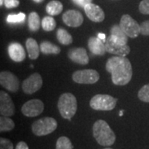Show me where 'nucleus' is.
I'll list each match as a JSON object with an SVG mask.
<instances>
[{
    "label": "nucleus",
    "instance_id": "f257e3e1",
    "mask_svg": "<svg viewBox=\"0 0 149 149\" xmlns=\"http://www.w3.org/2000/svg\"><path fill=\"white\" fill-rule=\"evenodd\" d=\"M105 68L111 74L112 81L114 85H125L132 79V65L125 56H112L107 61Z\"/></svg>",
    "mask_w": 149,
    "mask_h": 149
},
{
    "label": "nucleus",
    "instance_id": "f03ea898",
    "mask_svg": "<svg viewBox=\"0 0 149 149\" xmlns=\"http://www.w3.org/2000/svg\"><path fill=\"white\" fill-rule=\"evenodd\" d=\"M93 135L97 143L104 147L111 146L116 140V136L113 131L107 122L102 119H100L94 123Z\"/></svg>",
    "mask_w": 149,
    "mask_h": 149
},
{
    "label": "nucleus",
    "instance_id": "7ed1b4c3",
    "mask_svg": "<svg viewBox=\"0 0 149 149\" xmlns=\"http://www.w3.org/2000/svg\"><path fill=\"white\" fill-rule=\"evenodd\" d=\"M57 107L61 117L70 120L77 110L76 98L70 93L62 94L59 98Z\"/></svg>",
    "mask_w": 149,
    "mask_h": 149
},
{
    "label": "nucleus",
    "instance_id": "20e7f679",
    "mask_svg": "<svg viewBox=\"0 0 149 149\" xmlns=\"http://www.w3.org/2000/svg\"><path fill=\"white\" fill-rule=\"evenodd\" d=\"M57 128L56 120L51 117L40 118L32 123V133L36 136H46L54 132Z\"/></svg>",
    "mask_w": 149,
    "mask_h": 149
},
{
    "label": "nucleus",
    "instance_id": "39448f33",
    "mask_svg": "<svg viewBox=\"0 0 149 149\" xmlns=\"http://www.w3.org/2000/svg\"><path fill=\"white\" fill-rule=\"evenodd\" d=\"M118 100L109 95H96L90 101L91 107L95 110L110 111L113 110L117 104Z\"/></svg>",
    "mask_w": 149,
    "mask_h": 149
},
{
    "label": "nucleus",
    "instance_id": "423d86ee",
    "mask_svg": "<svg viewBox=\"0 0 149 149\" xmlns=\"http://www.w3.org/2000/svg\"><path fill=\"white\" fill-rule=\"evenodd\" d=\"M72 80L78 84H95L100 80V74L95 70H80L73 73Z\"/></svg>",
    "mask_w": 149,
    "mask_h": 149
},
{
    "label": "nucleus",
    "instance_id": "0eeeda50",
    "mask_svg": "<svg viewBox=\"0 0 149 149\" xmlns=\"http://www.w3.org/2000/svg\"><path fill=\"white\" fill-rule=\"evenodd\" d=\"M119 26L126 35L130 38H136L139 37L140 32V25L128 14L123 15L120 20Z\"/></svg>",
    "mask_w": 149,
    "mask_h": 149
},
{
    "label": "nucleus",
    "instance_id": "6e6552de",
    "mask_svg": "<svg viewBox=\"0 0 149 149\" xmlns=\"http://www.w3.org/2000/svg\"><path fill=\"white\" fill-rule=\"evenodd\" d=\"M43 81L41 74L33 73L22 82V91L25 94L32 95L38 91L42 86Z\"/></svg>",
    "mask_w": 149,
    "mask_h": 149
},
{
    "label": "nucleus",
    "instance_id": "1a4fd4ad",
    "mask_svg": "<svg viewBox=\"0 0 149 149\" xmlns=\"http://www.w3.org/2000/svg\"><path fill=\"white\" fill-rule=\"evenodd\" d=\"M43 110L44 104L42 100L37 99L26 102L21 109L22 114L27 117H37L42 113Z\"/></svg>",
    "mask_w": 149,
    "mask_h": 149
},
{
    "label": "nucleus",
    "instance_id": "9d476101",
    "mask_svg": "<svg viewBox=\"0 0 149 149\" xmlns=\"http://www.w3.org/2000/svg\"><path fill=\"white\" fill-rule=\"evenodd\" d=\"M0 84L6 90L13 93L18 91L19 88V80L10 71H2L0 73Z\"/></svg>",
    "mask_w": 149,
    "mask_h": 149
},
{
    "label": "nucleus",
    "instance_id": "9b49d317",
    "mask_svg": "<svg viewBox=\"0 0 149 149\" xmlns=\"http://www.w3.org/2000/svg\"><path fill=\"white\" fill-rule=\"evenodd\" d=\"M105 47L108 52L113 55L118 56H126L130 52L129 46H128L127 44L122 45V44L116 42L115 41L112 39L110 36L107 38L106 42H105Z\"/></svg>",
    "mask_w": 149,
    "mask_h": 149
},
{
    "label": "nucleus",
    "instance_id": "f8f14e48",
    "mask_svg": "<svg viewBox=\"0 0 149 149\" xmlns=\"http://www.w3.org/2000/svg\"><path fill=\"white\" fill-rule=\"evenodd\" d=\"M15 113V106L9 95L6 92H0V113L3 116L10 117Z\"/></svg>",
    "mask_w": 149,
    "mask_h": 149
},
{
    "label": "nucleus",
    "instance_id": "ddd939ff",
    "mask_svg": "<svg viewBox=\"0 0 149 149\" xmlns=\"http://www.w3.org/2000/svg\"><path fill=\"white\" fill-rule=\"evenodd\" d=\"M62 20L68 27H78L83 23L84 17L81 13L77 10L70 9L65 12L62 15Z\"/></svg>",
    "mask_w": 149,
    "mask_h": 149
},
{
    "label": "nucleus",
    "instance_id": "4468645a",
    "mask_svg": "<svg viewBox=\"0 0 149 149\" xmlns=\"http://www.w3.org/2000/svg\"><path fill=\"white\" fill-rule=\"evenodd\" d=\"M85 14L90 18V20L95 22H101L104 20V12L103 11L100 6L94 4V3H89L85 6L84 8Z\"/></svg>",
    "mask_w": 149,
    "mask_h": 149
},
{
    "label": "nucleus",
    "instance_id": "2eb2a0df",
    "mask_svg": "<svg viewBox=\"0 0 149 149\" xmlns=\"http://www.w3.org/2000/svg\"><path fill=\"white\" fill-rule=\"evenodd\" d=\"M68 57L77 64L87 65L89 63V56L85 48L77 47L70 49L68 52Z\"/></svg>",
    "mask_w": 149,
    "mask_h": 149
},
{
    "label": "nucleus",
    "instance_id": "dca6fc26",
    "mask_svg": "<svg viewBox=\"0 0 149 149\" xmlns=\"http://www.w3.org/2000/svg\"><path fill=\"white\" fill-rule=\"evenodd\" d=\"M8 55L13 61L15 62H21L26 58V53L24 48L22 47L20 43L12 42L9 44L8 48Z\"/></svg>",
    "mask_w": 149,
    "mask_h": 149
},
{
    "label": "nucleus",
    "instance_id": "f3484780",
    "mask_svg": "<svg viewBox=\"0 0 149 149\" xmlns=\"http://www.w3.org/2000/svg\"><path fill=\"white\" fill-rule=\"evenodd\" d=\"M88 47L91 53L98 56H104L106 52L105 43L98 37H90L88 41Z\"/></svg>",
    "mask_w": 149,
    "mask_h": 149
},
{
    "label": "nucleus",
    "instance_id": "a211bd4d",
    "mask_svg": "<svg viewBox=\"0 0 149 149\" xmlns=\"http://www.w3.org/2000/svg\"><path fill=\"white\" fill-rule=\"evenodd\" d=\"M111 38L115 41L116 42L122 44V45H126L128 42V37L126 35V33L123 31V29L120 27L119 25H113L112 26L110 29V35Z\"/></svg>",
    "mask_w": 149,
    "mask_h": 149
},
{
    "label": "nucleus",
    "instance_id": "6ab92c4d",
    "mask_svg": "<svg viewBox=\"0 0 149 149\" xmlns=\"http://www.w3.org/2000/svg\"><path fill=\"white\" fill-rule=\"evenodd\" d=\"M26 48L29 58L32 60H36L38 58L41 50L36 40H34L33 38H28L26 41Z\"/></svg>",
    "mask_w": 149,
    "mask_h": 149
},
{
    "label": "nucleus",
    "instance_id": "aec40b11",
    "mask_svg": "<svg viewBox=\"0 0 149 149\" xmlns=\"http://www.w3.org/2000/svg\"><path fill=\"white\" fill-rule=\"evenodd\" d=\"M63 10V5L58 0H52L49 2L46 7V11L50 16L59 15Z\"/></svg>",
    "mask_w": 149,
    "mask_h": 149
},
{
    "label": "nucleus",
    "instance_id": "412c9836",
    "mask_svg": "<svg viewBox=\"0 0 149 149\" xmlns=\"http://www.w3.org/2000/svg\"><path fill=\"white\" fill-rule=\"evenodd\" d=\"M40 50L44 55H50V54L57 55L61 52V48L47 41H44L41 43Z\"/></svg>",
    "mask_w": 149,
    "mask_h": 149
},
{
    "label": "nucleus",
    "instance_id": "4be33fe9",
    "mask_svg": "<svg viewBox=\"0 0 149 149\" xmlns=\"http://www.w3.org/2000/svg\"><path fill=\"white\" fill-rule=\"evenodd\" d=\"M42 22L36 12H32L28 16V27L31 32H37L41 27Z\"/></svg>",
    "mask_w": 149,
    "mask_h": 149
},
{
    "label": "nucleus",
    "instance_id": "5701e85b",
    "mask_svg": "<svg viewBox=\"0 0 149 149\" xmlns=\"http://www.w3.org/2000/svg\"><path fill=\"white\" fill-rule=\"evenodd\" d=\"M56 38H57L59 42L63 44V45H70L73 42V38L71 37V35L62 27L59 28L57 30Z\"/></svg>",
    "mask_w": 149,
    "mask_h": 149
},
{
    "label": "nucleus",
    "instance_id": "b1692460",
    "mask_svg": "<svg viewBox=\"0 0 149 149\" xmlns=\"http://www.w3.org/2000/svg\"><path fill=\"white\" fill-rule=\"evenodd\" d=\"M15 127V123L13 120H12L8 116L0 117V131L1 132H8L13 130Z\"/></svg>",
    "mask_w": 149,
    "mask_h": 149
},
{
    "label": "nucleus",
    "instance_id": "393cba45",
    "mask_svg": "<svg viewBox=\"0 0 149 149\" xmlns=\"http://www.w3.org/2000/svg\"><path fill=\"white\" fill-rule=\"evenodd\" d=\"M56 22L52 17L46 16L42 20V27L46 32H52L56 28Z\"/></svg>",
    "mask_w": 149,
    "mask_h": 149
},
{
    "label": "nucleus",
    "instance_id": "a878e982",
    "mask_svg": "<svg viewBox=\"0 0 149 149\" xmlns=\"http://www.w3.org/2000/svg\"><path fill=\"white\" fill-rule=\"evenodd\" d=\"M56 149H73V145L67 137H60L56 141Z\"/></svg>",
    "mask_w": 149,
    "mask_h": 149
},
{
    "label": "nucleus",
    "instance_id": "bb28decb",
    "mask_svg": "<svg viewBox=\"0 0 149 149\" xmlns=\"http://www.w3.org/2000/svg\"><path fill=\"white\" fill-rule=\"evenodd\" d=\"M26 14L24 13H19L17 14H9L7 17V22L8 23H18L25 21Z\"/></svg>",
    "mask_w": 149,
    "mask_h": 149
},
{
    "label": "nucleus",
    "instance_id": "cd10ccee",
    "mask_svg": "<svg viewBox=\"0 0 149 149\" xmlns=\"http://www.w3.org/2000/svg\"><path fill=\"white\" fill-rule=\"evenodd\" d=\"M138 96L141 101L149 103V84L145 85L139 90Z\"/></svg>",
    "mask_w": 149,
    "mask_h": 149
},
{
    "label": "nucleus",
    "instance_id": "c85d7f7f",
    "mask_svg": "<svg viewBox=\"0 0 149 149\" xmlns=\"http://www.w3.org/2000/svg\"><path fill=\"white\" fill-rule=\"evenodd\" d=\"M0 149H13V144L9 139H0Z\"/></svg>",
    "mask_w": 149,
    "mask_h": 149
},
{
    "label": "nucleus",
    "instance_id": "c756f323",
    "mask_svg": "<svg viewBox=\"0 0 149 149\" xmlns=\"http://www.w3.org/2000/svg\"><path fill=\"white\" fill-rule=\"evenodd\" d=\"M139 11L143 14H149V0H143L139 3Z\"/></svg>",
    "mask_w": 149,
    "mask_h": 149
},
{
    "label": "nucleus",
    "instance_id": "7c9ffc66",
    "mask_svg": "<svg viewBox=\"0 0 149 149\" xmlns=\"http://www.w3.org/2000/svg\"><path fill=\"white\" fill-rule=\"evenodd\" d=\"M140 32L142 35L149 36V20L142 22L140 25Z\"/></svg>",
    "mask_w": 149,
    "mask_h": 149
},
{
    "label": "nucleus",
    "instance_id": "2f4dec72",
    "mask_svg": "<svg viewBox=\"0 0 149 149\" xmlns=\"http://www.w3.org/2000/svg\"><path fill=\"white\" fill-rule=\"evenodd\" d=\"M19 5V0H4V6L7 8H16Z\"/></svg>",
    "mask_w": 149,
    "mask_h": 149
},
{
    "label": "nucleus",
    "instance_id": "473e14b6",
    "mask_svg": "<svg viewBox=\"0 0 149 149\" xmlns=\"http://www.w3.org/2000/svg\"><path fill=\"white\" fill-rule=\"evenodd\" d=\"M72 2L79 7L85 8V5L92 3V0H72Z\"/></svg>",
    "mask_w": 149,
    "mask_h": 149
},
{
    "label": "nucleus",
    "instance_id": "72a5a7b5",
    "mask_svg": "<svg viewBox=\"0 0 149 149\" xmlns=\"http://www.w3.org/2000/svg\"><path fill=\"white\" fill-rule=\"evenodd\" d=\"M15 149H29L28 146L25 142H19L17 144L16 148Z\"/></svg>",
    "mask_w": 149,
    "mask_h": 149
},
{
    "label": "nucleus",
    "instance_id": "f704fd0d",
    "mask_svg": "<svg viewBox=\"0 0 149 149\" xmlns=\"http://www.w3.org/2000/svg\"><path fill=\"white\" fill-rule=\"evenodd\" d=\"M98 37H99V38H100V39L103 40L104 42H106V41H105V38H106V37H105V34H104V33H99V34H98Z\"/></svg>",
    "mask_w": 149,
    "mask_h": 149
},
{
    "label": "nucleus",
    "instance_id": "c9c22d12",
    "mask_svg": "<svg viewBox=\"0 0 149 149\" xmlns=\"http://www.w3.org/2000/svg\"><path fill=\"white\" fill-rule=\"evenodd\" d=\"M33 2H35V3H42L43 2L44 0H32Z\"/></svg>",
    "mask_w": 149,
    "mask_h": 149
},
{
    "label": "nucleus",
    "instance_id": "e433bc0d",
    "mask_svg": "<svg viewBox=\"0 0 149 149\" xmlns=\"http://www.w3.org/2000/svg\"><path fill=\"white\" fill-rule=\"evenodd\" d=\"M4 4V0H0V5L3 6Z\"/></svg>",
    "mask_w": 149,
    "mask_h": 149
},
{
    "label": "nucleus",
    "instance_id": "4c0bfd02",
    "mask_svg": "<svg viewBox=\"0 0 149 149\" xmlns=\"http://www.w3.org/2000/svg\"><path fill=\"white\" fill-rule=\"evenodd\" d=\"M123 113V111H120V113H119V115H120V116H122Z\"/></svg>",
    "mask_w": 149,
    "mask_h": 149
},
{
    "label": "nucleus",
    "instance_id": "58836bf2",
    "mask_svg": "<svg viewBox=\"0 0 149 149\" xmlns=\"http://www.w3.org/2000/svg\"><path fill=\"white\" fill-rule=\"evenodd\" d=\"M104 149H113V148H104Z\"/></svg>",
    "mask_w": 149,
    "mask_h": 149
}]
</instances>
